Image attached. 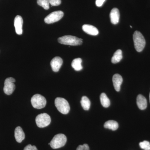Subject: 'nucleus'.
Returning a JSON list of instances; mask_svg holds the SVG:
<instances>
[{"instance_id":"9","label":"nucleus","mask_w":150,"mask_h":150,"mask_svg":"<svg viewBox=\"0 0 150 150\" xmlns=\"http://www.w3.org/2000/svg\"><path fill=\"white\" fill-rule=\"evenodd\" d=\"M63 60L61 57L56 56L51 60V66L52 70L55 72H57L60 70L63 64Z\"/></svg>"},{"instance_id":"14","label":"nucleus","mask_w":150,"mask_h":150,"mask_svg":"<svg viewBox=\"0 0 150 150\" xmlns=\"http://www.w3.org/2000/svg\"><path fill=\"white\" fill-rule=\"evenodd\" d=\"M15 138L16 142L21 143L25 138V135L23 130L20 126L17 127L15 130Z\"/></svg>"},{"instance_id":"5","label":"nucleus","mask_w":150,"mask_h":150,"mask_svg":"<svg viewBox=\"0 0 150 150\" xmlns=\"http://www.w3.org/2000/svg\"><path fill=\"white\" fill-rule=\"evenodd\" d=\"M46 102V98L39 94L34 95L31 99L32 106L36 109H41L45 107Z\"/></svg>"},{"instance_id":"11","label":"nucleus","mask_w":150,"mask_h":150,"mask_svg":"<svg viewBox=\"0 0 150 150\" xmlns=\"http://www.w3.org/2000/svg\"><path fill=\"white\" fill-rule=\"evenodd\" d=\"M112 80L115 90L118 92L120 91L123 81L122 76L118 74H115L112 77Z\"/></svg>"},{"instance_id":"20","label":"nucleus","mask_w":150,"mask_h":150,"mask_svg":"<svg viewBox=\"0 0 150 150\" xmlns=\"http://www.w3.org/2000/svg\"><path fill=\"white\" fill-rule=\"evenodd\" d=\"M81 105L84 110H88L89 109L91 106V102L87 97L83 96L81 101Z\"/></svg>"},{"instance_id":"3","label":"nucleus","mask_w":150,"mask_h":150,"mask_svg":"<svg viewBox=\"0 0 150 150\" xmlns=\"http://www.w3.org/2000/svg\"><path fill=\"white\" fill-rule=\"evenodd\" d=\"M67 142V138L64 134H59L54 136L50 143V145L52 149H59L64 146Z\"/></svg>"},{"instance_id":"12","label":"nucleus","mask_w":150,"mask_h":150,"mask_svg":"<svg viewBox=\"0 0 150 150\" xmlns=\"http://www.w3.org/2000/svg\"><path fill=\"white\" fill-rule=\"evenodd\" d=\"M110 21L113 24H117L120 19V13L118 8H113L110 14Z\"/></svg>"},{"instance_id":"15","label":"nucleus","mask_w":150,"mask_h":150,"mask_svg":"<svg viewBox=\"0 0 150 150\" xmlns=\"http://www.w3.org/2000/svg\"><path fill=\"white\" fill-rule=\"evenodd\" d=\"M137 104L141 110H144L147 106V101L145 97L139 94L137 97Z\"/></svg>"},{"instance_id":"26","label":"nucleus","mask_w":150,"mask_h":150,"mask_svg":"<svg viewBox=\"0 0 150 150\" xmlns=\"http://www.w3.org/2000/svg\"><path fill=\"white\" fill-rule=\"evenodd\" d=\"M105 1V0H96V4L98 7L101 6Z\"/></svg>"},{"instance_id":"28","label":"nucleus","mask_w":150,"mask_h":150,"mask_svg":"<svg viewBox=\"0 0 150 150\" xmlns=\"http://www.w3.org/2000/svg\"></svg>"},{"instance_id":"22","label":"nucleus","mask_w":150,"mask_h":150,"mask_svg":"<svg viewBox=\"0 0 150 150\" xmlns=\"http://www.w3.org/2000/svg\"><path fill=\"white\" fill-rule=\"evenodd\" d=\"M140 147L144 150H150V143L148 141H144L140 142L139 144Z\"/></svg>"},{"instance_id":"19","label":"nucleus","mask_w":150,"mask_h":150,"mask_svg":"<svg viewBox=\"0 0 150 150\" xmlns=\"http://www.w3.org/2000/svg\"><path fill=\"white\" fill-rule=\"evenodd\" d=\"M100 98V102H101L103 106L105 108H108L110 106V100L104 93H103L101 94Z\"/></svg>"},{"instance_id":"23","label":"nucleus","mask_w":150,"mask_h":150,"mask_svg":"<svg viewBox=\"0 0 150 150\" xmlns=\"http://www.w3.org/2000/svg\"><path fill=\"white\" fill-rule=\"evenodd\" d=\"M49 4L52 6H58L61 4V0H48Z\"/></svg>"},{"instance_id":"24","label":"nucleus","mask_w":150,"mask_h":150,"mask_svg":"<svg viewBox=\"0 0 150 150\" xmlns=\"http://www.w3.org/2000/svg\"><path fill=\"white\" fill-rule=\"evenodd\" d=\"M76 150H90L88 145L84 144L83 145H80L77 148Z\"/></svg>"},{"instance_id":"8","label":"nucleus","mask_w":150,"mask_h":150,"mask_svg":"<svg viewBox=\"0 0 150 150\" xmlns=\"http://www.w3.org/2000/svg\"><path fill=\"white\" fill-rule=\"evenodd\" d=\"M15 81V79L13 78L10 77L6 79L4 88L5 93L10 95L13 92L16 88L15 85L14 83Z\"/></svg>"},{"instance_id":"6","label":"nucleus","mask_w":150,"mask_h":150,"mask_svg":"<svg viewBox=\"0 0 150 150\" xmlns=\"http://www.w3.org/2000/svg\"><path fill=\"white\" fill-rule=\"evenodd\" d=\"M35 122L38 127L44 128L48 126L51 123V117L47 113H41L36 116Z\"/></svg>"},{"instance_id":"7","label":"nucleus","mask_w":150,"mask_h":150,"mask_svg":"<svg viewBox=\"0 0 150 150\" xmlns=\"http://www.w3.org/2000/svg\"><path fill=\"white\" fill-rule=\"evenodd\" d=\"M64 12L62 11L53 12L45 18L44 21L48 24L54 23L60 20L64 16Z\"/></svg>"},{"instance_id":"16","label":"nucleus","mask_w":150,"mask_h":150,"mask_svg":"<svg viewBox=\"0 0 150 150\" xmlns=\"http://www.w3.org/2000/svg\"><path fill=\"white\" fill-rule=\"evenodd\" d=\"M104 127L106 129H111L112 131H115L118 128V124L116 121L113 120H109L105 123Z\"/></svg>"},{"instance_id":"1","label":"nucleus","mask_w":150,"mask_h":150,"mask_svg":"<svg viewBox=\"0 0 150 150\" xmlns=\"http://www.w3.org/2000/svg\"><path fill=\"white\" fill-rule=\"evenodd\" d=\"M58 41L61 44L70 46H79L83 43L82 39L72 35H67L58 38Z\"/></svg>"},{"instance_id":"13","label":"nucleus","mask_w":150,"mask_h":150,"mask_svg":"<svg viewBox=\"0 0 150 150\" xmlns=\"http://www.w3.org/2000/svg\"><path fill=\"white\" fill-rule=\"evenodd\" d=\"M82 29L85 32L90 35H97L98 34V30L97 28L91 25H83Z\"/></svg>"},{"instance_id":"10","label":"nucleus","mask_w":150,"mask_h":150,"mask_svg":"<svg viewBox=\"0 0 150 150\" xmlns=\"http://www.w3.org/2000/svg\"><path fill=\"white\" fill-rule=\"evenodd\" d=\"M16 32L18 35H21L23 33V20L20 16L18 15L16 17L14 21Z\"/></svg>"},{"instance_id":"21","label":"nucleus","mask_w":150,"mask_h":150,"mask_svg":"<svg viewBox=\"0 0 150 150\" xmlns=\"http://www.w3.org/2000/svg\"><path fill=\"white\" fill-rule=\"evenodd\" d=\"M38 4L42 7L44 9L48 10L50 8V4L48 0H37Z\"/></svg>"},{"instance_id":"18","label":"nucleus","mask_w":150,"mask_h":150,"mask_svg":"<svg viewBox=\"0 0 150 150\" xmlns=\"http://www.w3.org/2000/svg\"><path fill=\"white\" fill-rule=\"evenodd\" d=\"M82 60L81 58L75 59L72 62L71 66L75 71H80L83 69L81 65Z\"/></svg>"},{"instance_id":"27","label":"nucleus","mask_w":150,"mask_h":150,"mask_svg":"<svg viewBox=\"0 0 150 150\" xmlns=\"http://www.w3.org/2000/svg\"><path fill=\"white\" fill-rule=\"evenodd\" d=\"M130 27H131V28H132V26H131V25H130Z\"/></svg>"},{"instance_id":"4","label":"nucleus","mask_w":150,"mask_h":150,"mask_svg":"<svg viewBox=\"0 0 150 150\" xmlns=\"http://www.w3.org/2000/svg\"><path fill=\"white\" fill-rule=\"evenodd\" d=\"M55 104L58 110L62 114H67L69 112V104L64 98H57L55 100Z\"/></svg>"},{"instance_id":"17","label":"nucleus","mask_w":150,"mask_h":150,"mask_svg":"<svg viewBox=\"0 0 150 150\" xmlns=\"http://www.w3.org/2000/svg\"><path fill=\"white\" fill-rule=\"evenodd\" d=\"M123 58L122 51L120 49L117 50L112 56L111 59V62L112 64H116L121 61Z\"/></svg>"},{"instance_id":"2","label":"nucleus","mask_w":150,"mask_h":150,"mask_svg":"<svg viewBox=\"0 0 150 150\" xmlns=\"http://www.w3.org/2000/svg\"><path fill=\"white\" fill-rule=\"evenodd\" d=\"M133 40L136 51L142 52L146 45V40L142 33L139 31H135L133 35Z\"/></svg>"},{"instance_id":"25","label":"nucleus","mask_w":150,"mask_h":150,"mask_svg":"<svg viewBox=\"0 0 150 150\" xmlns=\"http://www.w3.org/2000/svg\"><path fill=\"white\" fill-rule=\"evenodd\" d=\"M23 150H38V149L35 146H32L30 144H29L25 146Z\"/></svg>"}]
</instances>
